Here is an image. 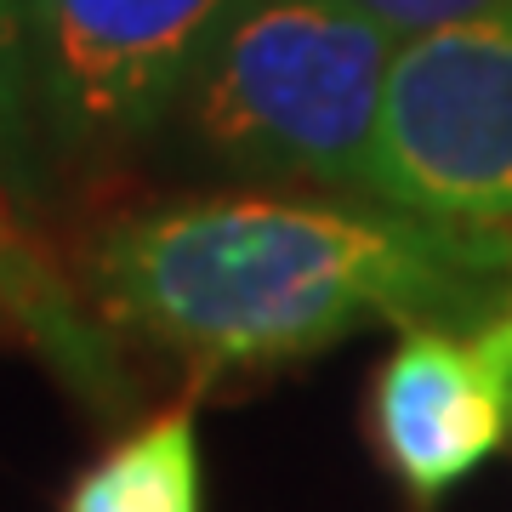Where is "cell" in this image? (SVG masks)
I'll use <instances>...</instances> for the list:
<instances>
[{
	"label": "cell",
	"mask_w": 512,
	"mask_h": 512,
	"mask_svg": "<svg viewBox=\"0 0 512 512\" xmlns=\"http://www.w3.org/2000/svg\"><path fill=\"white\" fill-rule=\"evenodd\" d=\"M114 319L194 365H279L370 319L404 330L512 308V234L382 200H217L114 222L97 245Z\"/></svg>",
	"instance_id": "obj_1"
},
{
	"label": "cell",
	"mask_w": 512,
	"mask_h": 512,
	"mask_svg": "<svg viewBox=\"0 0 512 512\" xmlns=\"http://www.w3.org/2000/svg\"><path fill=\"white\" fill-rule=\"evenodd\" d=\"M399 35L348 0H245L165 126L194 160L359 194Z\"/></svg>",
	"instance_id": "obj_2"
},
{
	"label": "cell",
	"mask_w": 512,
	"mask_h": 512,
	"mask_svg": "<svg viewBox=\"0 0 512 512\" xmlns=\"http://www.w3.org/2000/svg\"><path fill=\"white\" fill-rule=\"evenodd\" d=\"M359 200L512 234V0L399 40Z\"/></svg>",
	"instance_id": "obj_3"
},
{
	"label": "cell",
	"mask_w": 512,
	"mask_h": 512,
	"mask_svg": "<svg viewBox=\"0 0 512 512\" xmlns=\"http://www.w3.org/2000/svg\"><path fill=\"white\" fill-rule=\"evenodd\" d=\"M239 6L245 0H29L52 131L80 154L148 143Z\"/></svg>",
	"instance_id": "obj_4"
},
{
	"label": "cell",
	"mask_w": 512,
	"mask_h": 512,
	"mask_svg": "<svg viewBox=\"0 0 512 512\" xmlns=\"http://www.w3.org/2000/svg\"><path fill=\"white\" fill-rule=\"evenodd\" d=\"M512 433V308L450 336L404 330L376 376V450L416 501H439L473 478Z\"/></svg>",
	"instance_id": "obj_5"
},
{
	"label": "cell",
	"mask_w": 512,
	"mask_h": 512,
	"mask_svg": "<svg viewBox=\"0 0 512 512\" xmlns=\"http://www.w3.org/2000/svg\"><path fill=\"white\" fill-rule=\"evenodd\" d=\"M63 512H200L194 410H160L74 478Z\"/></svg>",
	"instance_id": "obj_6"
},
{
	"label": "cell",
	"mask_w": 512,
	"mask_h": 512,
	"mask_svg": "<svg viewBox=\"0 0 512 512\" xmlns=\"http://www.w3.org/2000/svg\"><path fill=\"white\" fill-rule=\"evenodd\" d=\"M353 12H365L387 29V35H427V29H444V23H461V18H478L490 6H507V0H348Z\"/></svg>",
	"instance_id": "obj_7"
},
{
	"label": "cell",
	"mask_w": 512,
	"mask_h": 512,
	"mask_svg": "<svg viewBox=\"0 0 512 512\" xmlns=\"http://www.w3.org/2000/svg\"><path fill=\"white\" fill-rule=\"evenodd\" d=\"M12 63H18V23L12 0H0V131H12Z\"/></svg>",
	"instance_id": "obj_8"
},
{
	"label": "cell",
	"mask_w": 512,
	"mask_h": 512,
	"mask_svg": "<svg viewBox=\"0 0 512 512\" xmlns=\"http://www.w3.org/2000/svg\"><path fill=\"white\" fill-rule=\"evenodd\" d=\"M23 251V234H18V217H12V200H6V183H0V268H12Z\"/></svg>",
	"instance_id": "obj_9"
}]
</instances>
